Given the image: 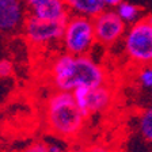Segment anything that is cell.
<instances>
[{
    "label": "cell",
    "mask_w": 152,
    "mask_h": 152,
    "mask_svg": "<svg viewBox=\"0 0 152 152\" xmlns=\"http://www.w3.org/2000/svg\"><path fill=\"white\" fill-rule=\"evenodd\" d=\"M50 82L60 91H71L79 87H96L107 83L106 69L87 56L63 53L52 61L49 68Z\"/></svg>",
    "instance_id": "1"
},
{
    "label": "cell",
    "mask_w": 152,
    "mask_h": 152,
    "mask_svg": "<svg viewBox=\"0 0 152 152\" xmlns=\"http://www.w3.org/2000/svg\"><path fill=\"white\" fill-rule=\"evenodd\" d=\"M45 124L54 137L75 140L84 129L86 115L77 106L71 91L57 90L45 102Z\"/></svg>",
    "instance_id": "2"
},
{
    "label": "cell",
    "mask_w": 152,
    "mask_h": 152,
    "mask_svg": "<svg viewBox=\"0 0 152 152\" xmlns=\"http://www.w3.org/2000/svg\"><path fill=\"white\" fill-rule=\"evenodd\" d=\"M124 52L130 63L140 66L152 65V23L147 18H140L126 28Z\"/></svg>",
    "instance_id": "3"
},
{
    "label": "cell",
    "mask_w": 152,
    "mask_h": 152,
    "mask_svg": "<svg viewBox=\"0 0 152 152\" xmlns=\"http://www.w3.org/2000/svg\"><path fill=\"white\" fill-rule=\"evenodd\" d=\"M61 44L66 53L87 56L96 44L92 18L71 15L64 26Z\"/></svg>",
    "instance_id": "4"
},
{
    "label": "cell",
    "mask_w": 152,
    "mask_h": 152,
    "mask_svg": "<svg viewBox=\"0 0 152 152\" xmlns=\"http://www.w3.org/2000/svg\"><path fill=\"white\" fill-rule=\"evenodd\" d=\"M64 22H56V20H46V19L38 18V16L30 15L26 16L25 22L22 25L23 37L26 41L33 46H46L53 42H58L63 38L64 33Z\"/></svg>",
    "instance_id": "5"
},
{
    "label": "cell",
    "mask_w": 152,
    "mask_h": 152,
    "mask_svg": "<svg viewBox=\"0 0 152 152\" xmlns=\"http://www.w3.org/2000/svg\"><path fill=\"white\" fill-rule=\"evenodd\" d=\"M96 44L113 46L122 39L126 31V23L118 16L114 8H104L101 14L92 18Z\"/></svg>",
    "instance_id": "6"
},
{
    "label": "cell",
    "mask_w": 152,
    "mask_h": 152,
    "mask_svg": "<svg viewBox=\"0 0 152 152\" xmlns=\"http://www.w3.org/2000/svg\"><path fill=\"white\" fill-rule=\"evenodd\" d=\"M77 106L83 111L86 117L90 114L104 111L113 102L114 94L107 83L96 87H79L72 91Z\"/></svg>",
    "instance_id": "7"
},
{
    "label": "cell",
    "mask_w": 152,
    "mask_h": 152,
    "mask_svg": "<svg viewBox=\"0 0 152 152\" xmlns=\"http://www.w3.org/2000/svg\"><path fill=\"white\" fill-rule=\"evenodd\" d=\"M25 0H0V33L11 34L22 27L26 19Z\"/></svg>",
    "instance_id": "8"
},
{
    "label": "cell",
    "mask_w": 152,
    "mask_h": 152,
    "mask_svg": "<svg viewBox=\"0 0 152 152\" xmlns=\"http://www.w3.org/2000/svg\"><path fill=\"white\" fill-rule=\"evenodd\" d=\"M30 11L33 15L38 16V18L64 23L71 16L69 10L64 0H44L41 3H38L37 6L31 7Z\"/></svg>",
    "instance_id": "9"
},
{
    "label": "cell",
    "mask_w": 152,
    "mask_h": 152,
    "mask_svg": "<svg viewBox=\"0 0 152 152\" xmlns=\"http://www.w3.org/2000/svg\"><path fill=\"white\" fill-rule=\"evenodd\" d=\"M72 15L95 18L104 10L101 0H64Z\"/></svg>",
    "instance_id": "10"
},
{
    "label": "cell",
    "mask_w": 152,
    "mask_h": 152,
    "mask_svg": "<svg viewBox=\"0 0 152 152\" xmlns=\"http://www.w3.org/2000/svg\"><path fill=\"white\" fill-rule=\"evenodd\" d=\"M114 11L118 14V16H120L126 25L128 23L132 25V23L137 22V20L141 18V10H140V7L136 6L134 3L125 1V0H122V1L114 8Z\"/></svg>",
    "instance_id": "11"
},
{
    "label": "cell",
    "mask_w": 152,
    "mask_h": 152,
    "mask_svg": "<svg viewBox=\"0 0 152 152\" xmlns=\"http://www.w3.org/2000/svg\"><path fill=\"white\" fill-rule=\"evenodd\" d=\"M139 132L145 141L152 144V104L142 110L139 118Z\"/></svg>",
    "instance_id": "12"
},
{
    "label": "cell",
    "mask_w": 152,
    "mask_h": 152,
    "mask_svg": "<svg viewBox=\"0 0 152 152\" xmlns=\"http://www.w3.org/2000/svg\"><path fill=\"white\" fill-rule=\"evenodd\" d=\"M139 83L144 88H152V65L141 66V71L139 72Z\"/></svg>",
    "instance_id": "13"
},
{
    "label": "cell",
    "mask_w": 152,
    "mask_h": 152,
    "mask_svg": "<svg viewBox=\"0 0 152 152\" xmlns=\"http://www.w3.org/2000/svg\"><path fill=\"white\" fill-rule=\"evenodd\" d=\"M14 73V64L8 58L0 60V79H7Z\"/></svg>",
    "instance_id": "14"
},
{
    "label": "cell",
    "mask_w": 152,
    "mask_h": 152,
    "mask_svg": "<svg viewBox=\"0 0 152 152\" xmlns=\"http://www.w3.org/2000/svg\"><path fill=\"white\" fill-rule=\"evenodd\" d=\"M22 152H50L48 142L44 140H38V141H33L31 144H28Z\"/></svg>",
    "instance_id": "15"
},
{
    "label": "cell",
    "mask_w": 152,
    "mask_h": 152,
    "mask_svg": "<svg viewBox=\"0 0 152 152\" xmlns=\"http://www.w3.org/2000/svg\"><path fill=\"white\" fill-rule=\"evenodd\" d=\"M46 142L50 152H66V147H64L61 142L57 141H46Z\"/></svg>",
    "instance_id": "16"
},
{
    "label": "cell",
    "mask_w": 152,
    "mask_h": 152,
    "mask_svg": "<svg viewBox=\"0 0 152 152\" xmlns=\"http://www.w3.org/2000/svg\"><path fill=\"white\" fill-rule=\"evenodd\" d=\"M87 149H88V152H113L110 148H107L106 145H102V144H95Z\"/></svg>",
    "instance_id": "17"
},
{
    "label": "cell",
    "mask_w": 152,
    "mask_h": 152,
    "mask_svg": "<svg viewBox=\"0 0 152 152\" xmlns=\"http://www.w3.org/2000/svg\"><path fill=\"white\" fill-rule=\"evenodd\" d=\"M101 1L103 3L104 8H115L122 0H101Z\"/></svg>",
    "instance_id": "18"
},
{
    "label": "cell",
    "mask_w": 152,
    "mask_h": 152,
    "mask_svg": "<svg viewBox=\"0 0 152 152\" xmlns=\"http://www.w3.org/2000/svg\"><path fill=\"white\" fill-rule=\"evenodd\" d=\"M41 1H44V0H25V3H26V6L27 7H34V6H37L38 3H41Z\"/></svg>",
    "instance_id": "19"
},
{
    "label": "cell",
    "mask_w": 152,
    "mask_h": 152,
    "mask_svg": "<svg viewBox=\"0 0 152 152\" xmlns=\"http://www.w3.org/2000/svg\"><path fill=\"white\" fill-rule=\"evenodd\" d=\"M69 152H88V149H86V148H73L72 151H69Z\"/></svg>",
    "instance_id": "20"
},
{
    "label": "cell",
    "mask_w": 152,
    "mask_h": 152,
    "mask_svg": "<svg viewBox=\"0 0 152 152\" xmlns=\"http://www.w3.org/2000/svg\"><path fill=\"white\" fill-rule=\"evenodd\" d=\"M145 18H147V19H148L149 22H151V23H152V14H149V15H147V16H145Z\"/></svg>",
    "instance_id": "21"
},
{
    "label": "cell",
    "mask_w": 152,
    "mask_h": 152,
    "mask_svg": "<svg viewBox=\"0 0 152 152\" xmlns=\"http://www.w3.org/2000/svg\"><path fill=\"white\" fill-rule=\"evenodd\" d=\"M151 91H152V88H151Z\"/></svg>",
    "instance_id": "22"
}]
</instances>
